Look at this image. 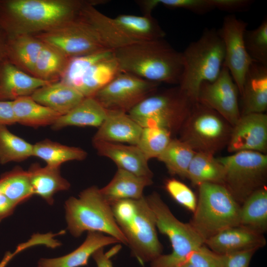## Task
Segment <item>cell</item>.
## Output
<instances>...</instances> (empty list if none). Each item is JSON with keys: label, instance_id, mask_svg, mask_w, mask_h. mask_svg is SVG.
<instances>
[{"label": "cell", "instance_id": "cell-31", "mask_svg": "<svg viewBox=\"0 0 267 267\" xmlns=\"http://www.w3.org/2000/svg\"><path fill=\"white\" fill-rule=\"evenodd\" d=\"M240 206L239 225L263 234L267 230V189L253 192Z\"/></svg>", "mask_w": 267, "mask_h": 267}, {"label": "cell", "instance_id": "cell-19", "mask_svg": "<svg viewBox=\"0 0 267 267\" xmlns=\"http://www.w3.org/2000/svg\"><path fill=\"white\" fill-rule=\"evenodd\" d=\"M49 83L27 73L6 59L0 67V101H12L31 96Z\"/></svg>", "mask_w": 267, "mask_h": 267}, {"label": "cell", "instance_id": "cell-4", "mask_svg": "<svg viewBox=\"0 0 267 267\" xmlns=\"http://www.w3.org/2000/svg\"><path fill=\"white\" fill-rule=\"evenodd\" d=\"M181 53L183 68L178 86L195 102L201 84L215 80L223 67L224 44L218 30L205 29Z\"/></svg>", "mask_w": 267, "mask_h": 267}, {"label": "cell", "instance_id": "cell-17", "mask_svg": "<svg viewBox=\"0 0 267 267\" xmlns=\"http://www.w3.org/2000/svg\"><path fill=\"white\" fill-rule=\"evenodd\" d=\"M266 243L263 234L239 225L226 229L208 238L204 244L213 252L224 255L252 249L258 250Z\"/></svg>", "mask_w": 267, "mask_h": 267}, {"label": "cell", "instance_id": "cell-8", "mask_svg": "<svg viewBox=\"0 0 267 267\" xmlns=\"http://www.w3.org/2000/svg\"><path fill=\"white\" fill-rule=\"evenodd\" d=\"M194 103L178 86L156 91L128 113L142 128H160L173 134L179 132Z\"/></svg>", "mask_w": 267, "mask_h": 267}, {"label": "cell", "instance_id": "cell-14", "mask_svg": "<svg viewBox=\"0 0 267 267\" xmlns=\"http://www.w3.org/2000/svg\"><path fill=\"white\" fill-rule=\"evenodd\" d=\"M238 88L229 71L224 67L213 82L200 86L197 101L214 110L232 127L241 116Z\"/></svg>", "mask_w": 267, "mask_h": 267}, {"label": "cell", "instance_id": "cell-34", "mask_svg": "<svg viewBox=\"0 0 267 267\" xmlns=\"http://www.w3.org/2000/svg\"><path fill=\"white\" fill-rule=\"evenodd\" d=\"M69 59L55 47L44 43L35 65L33 76L50 83L58 81Z\"/></svg>", "mask_w": 267, "mask_h": 267}, {"label": "cell", "instance_id": "cell-18", "mask_svg": "<svg viewBox=\"0 0 267 267\" xmlns=\"http://www.w3.org/2000/svg\"><path fill=\"white\" fill-rule=\"evenodd\" d=\"M142 129L128 113L107 110L106 116L92 141L136 145Z\"/></svg>", "mask_w": 267, "mask_h": 267}, {"label": "cell", "instance_id": "cell-51", "mask_svg": "<svg viewBox=\"0 0 267 267\" xmlns=\"http://www.w3.org/2000/svg\"><path fill=\"white\" fill-rule=\"evenodd\" d=\"M179 267H195L190 262L188 261H186Z\"/></svg>", "mask_w": 267, "mask_h": 267}, {"label": "cell", "instance_id": "cell-15", "mask_svg": "<svg viewBox=\"0 0 267 267\" xmlns=\"http://www.w3.org/2000/svg\"><path fill=\"white\" fill-rule=\"evenodd\" d=\"M227 149L231 154L242 151L267 154V115L265 113L241 115L232 127Z\"/></svg>", "mask_w": 267, "mask_h": 267}, {"label": "cell", "instance_id": "cell-40", "mask_svg": "<svg viewBox=\"0 0 267 267\" xmlns=\"http://www.w3.org/2000/svg\"><path fill=\"white\" fill-rule=\"evenodd\" d=\"M245 47L254 62L267 66V20L256 29L246 30L244 35Z\"/></svg>", "mask_w": 267, "mask_h": 267}, {"label": "cell", "instance_id": "cell-5", "mask_svg": "<svg viewBox=\"0 0 267 267\" xmlns=\"http://www.w3.org/2000/svg\"><path fill=\"white\" fill-rule=\"evenodd\" d=\"M67 228L75 237L85 231L106 233L128 245L114 218L111 206L100 188L92 185L83 190L79 197H70L65 202Z\"/></svg>", "mask_w": 267, "mask_h": 267}, {"label": "cell", "instance_id": "cell-39", "mask_svg": "<svg viewBox=\"0 0 267 267\" xmlns=\"http://www.w3.org/2000/svg\"><path fill=\"white\" fill-rule=\"evenodd\" d=\"M172 134L157 127L142 128L136 146L148 160L157 158L171 141Z\"/></svg>", "mask_w": 267, "mask_h": 267}, {"label": "cell", "instance_id": "cell-1", "mask_svg": "<svg viewBox=\"0 0 267 267\" xmlns=\"http://www.w3.org/2000/svg\"><path fill=\"white\" fill-rule=\"evenodd\" d=\"M89 1L0 0V27L7 37L36 35L73 19Z\"/></svg>", "mask_w": 267, "mask_h": 267}, {"label": "cell", "instance_id": "cell-16", "mask_svg": "<svg viewBox=\"0 0 267 267\" xmlns=\"http://www.w3.org/2000/svg\"><path fill=\"white\" fill-rule=\"evenodd\" d=\"M97 154L109 158L121 169L136 175L153 178V173L142 151L135 145L92 141Z\"/></svg>", "mask_w": 267, "mask_h": 267}, {"label": "cell", "instance_id": "cell-21", "mask_svg": "<svg viewBox=\"0 0 267 267\" xmlns=\"http://www.w3.org/2000/svg\"><path fill=\"white\" fill-rule=\"evenodd\" d=\"M119 243L116 238L99 232H88L84 242L73 252L60 257L42 258L38 267H80L87 266L90 256L97 250Z\"/></svg>", "mask_w": 267, "mask_h": 267}, {"label": "cell", "instance_id": "cell-44", "mask_svg": "<svg viewBox=\"0 0 267 267\" xmlns=\"http://www.w3.org/2000/svg\"><path fill=\"white\" fill-rule=\"evenodd\" d=\"M256 249L234 252L222 255L223 267H249Z\"/></svg>", "mask_w": 267, "mask_h": 267}, {"label": "cell", "instance_id": "cell-42", "mask_svg": "<svg viewBox=\"0 0 267 267\" xmlns=\"http://www.w3.org/2000/svg\"><path fill=\"white\" fill-rule=\"evenodd\" d=\"M159 4L169 8H183L204 14L218 8L217 0H158Z\"/></svg>", "mask_w": 267, "mask_h": 267}, {"label": "cell", "instance_id": "cell-6", "mask_svg": "<svg viewBox=\"0 0 267 267\" xmlns=\"http://www.w3.org/2000/svg\"><path fill=\"white\" fill-rule=\"evenodd\" d=\"M198 187L196 206L189 223L204 242L221 231L239 225L241 205L224 185L205 183Z\"/></svg>", "mask_w": 267, "mask_h": 267}, {"label": "cell", "instance_id": "cell-45", "mask_svg": "<svg viewBox=\"0 0 267 267\" xmlns=\"http://www.w3.org/2000/svg\"><path fill=\"white\" fill-rule=\"evenodd\" d=\"M16 123L12 101H0V126H7Z\"/></svg>", "mask_w": 267, "mask_h": 267}, {"label": "cell", "instance_id": "cell-33", "mask_svg": "<svg viewBox=\"0 0 267 267\" xmlns=\"http://www.w3.org/2000/svg\"><path fill=\"white\" fill-rule=\"evenodd\" d=\"M33 156L42 159L48 166L60 168L65 162L84 160L87 153L78 147L67 146L45 139L33 144Z\"/></svg>", "mask_w": 267, "mask_h": 267}, {"label": "cell", "instance_id": "cell-41", "mask_svg": "<svg viewBox=\"0 0 267 267\" xmlns=\"http://www.w3.org/2000/svg\"><path fill=\"white\" fill-rule=\"evenodd\" d=\"M165 188L175 201L194 212L196 206L197 198L194 193L187 185L172 178L166 181Z\"/></svg>", "mask_w": 267, "mask_h": 267}, {"label": "cell", "instance_id": "cell-35", "mask_svg": "<svg viewBox=\"0 0 267 267\" xmlns=\"http://www.w3.org/2000/svg\"><path fill=\"white\" fill-rule=\"evenodd\" d=\"M195 152L179 138H172L157 159L165 165L171 175L186 178L189 165Z\"/></svg>", "mask_w": 267, "mask_h": 267}, {"label": "cell", "instance_id": "cell-12", "mask_svg": "<svg viewBox=\"0 0 267 267\" xmlns=\"http://www.w3.org/2000/svg\"><path fill=\"white\" fill-rule=\"evenodd\" d=\"M160 85L122 72L93 97L106 110L128 113L157 91Z\"/></svg>", "mask_w": 267, "mask_h": 267}, {"label": "cell", "instance_id": "cell-25", "mask_svg": "<svg viewBox=\"0 0 267 267\" xmlns=\"http://www.w3.org/2000/svg\"><path fill=\"white\" fill-rule=\"evenodd\" d=\"M107 110L93 97H86L67 113L61 115L51 126L54 130L69 126L98 128L104 120Z\"/></svg>", "mask_w": 267, "mask_h": 267}, {"label": "cell", "instance_id": "cell-13", "mask_svg": "<svg viewBox=\"0 0 267 267\" xmlns=\"http://www.w3.org/2000/svg\"><path fill=\"white\" fill-rule=\"evenodd\" d=\"M247 23L234 15L226 16L222 28L218 30L224 48L223 66L229 71L241 93L244 77L254 62L246 50L244 35Z\"/></svg>", "mask_w": 267, "mask_h": 267}, {"label": "cell", "instance_id": "cell-46", "mask_svg": "<svg viewBox=\"0 0 267 267\" xmlns=\"http://www.w3.org/2000/svg\"><path fill=\"white\" fill-rule=\"evenodd\" d=\"M37 245V240L31 237L27 241L19 244L13 252H6L0 262V267H5L11 259L23 250Z\"/></svg>", "mask_w": 267, "mask_h": 267}, {"label": "cell", "instance_id": "cell-7", "mask_svg": "<svg viewBox=\"0 0 267 267\" xmlns=\"http://www.w3.org/2000/svg\"><path fill=\"white\" fill-rule=\"evenodd\" d=\"M146 198L154 214L157 229L168 237L173 249L171 253L161 254L151 262L150 267H179L204 244V240L189 223L181 222L173 215L158 193L153 192Z\"/></svg>", "mask_w": 267, "mask_h": 267}, {"label": "cell", "instance_id": "cell-22", "mask_svg": "<svg viewBox=\"0 0 267 267\" xmlns=\"http://www.w3.org/2000/svg\"><path fill=\"white\" fill-rule=\"evenodd\" d=\"M153 183L152 178L136 175L118 169L110 181L100 192L110 205L123 199H138L143 196L144 188Z\"/></svg>", "mask_w": 267, "mask_h": 267}, {"label": "cell", "instance_id": "cell-43", "mask_svg": "<svg viewBox=\"0 0 267 267\" xmlns=\"http://www.w3.org/2000/svg\"><path fill=\"white\" fill-rule=\"evenodd\" d=\"M187 261L195 267H223L222 255L213 252L205 244L193 251Z\"/></svg>", "mask_w": 267, "mask_h": 267}, {"label": "cell", "instance_id": "cell-29", "mask_svg": "<svg viewBox=\"0 0 267 267\" xmlns=\"http://www.w3.org/2000/svg\"><path fill=\"white\" fill-rule=\"evenodd\" d=\"M121 72L114 53L113 56L91 66L73 88L85 97L93 96Z\"/></svg>", "mask_w": 267, "mask_h": 267}, {"label": "cell", "instance_id": "cell-49", "mask_svg": "<svg viewBox=\"0 0 267 267\" xmlns=\"http://www.w3.org/2000/svg\"><path fill=\"white\" fill-rule=\"evenodd\" d=\"M137 3L141 7L144 14L151 15L152 11L159 4L158 0H137Z\"/></svg>", "mask_w": 267, "mask_h": 267}, {"label": "cell", "instance_id": "cell-30", "mask_svg": "<svg viewBox=\"0 0 267 267\" xmlns=\"http://www.w3.org/2000/svg\"><path fill=\"white\" fill-rule=\"evenodd\" d=\"M12 106L16 123L32 127L51 126L61 116L50 108L37 103L31 96L12 101Z\"/></svg>", "mask_w": 267, "mask_h": 267}, {"label": "cell", "instance_id": "cell-24", "mask_svg": "<svg viewBox=\"0 0 267 267\" xmlns=\"http://www.w3.org/2000/svg\"><path fill=\"white\" fill-rule=\"evenodd\" d=\"M44 43L34 35L7 37L6 59L22 71L33 76L35 65Z\"/></svg>", "mask_w": 267, "mask_h": 267}, {"label": "cell", "instance_id": "cell-9", "mask_svg": "<svg viewBox=\"0 0 267 267\" xmlns=\"http://www.w3.org/2000/svg\"><path fill=\"white\" fill-rule=\"evenodd\" d=\"M232 129L215 111L196 102L179 131V139L195 152L215 155L227 146Z\"/></svg>", "mask_w": 267, "mask_h": 267}, {"label": "cell", "instance_id": "cell-32", "mask_svg": "<svg viewBox=\"0 0 267 267\" xmlns=\"http://www.w3.org/2000/svg\"><path fill=\"white\" fill-rule=\"evenodd\" d=\"M225 169L214 155L196 152L189 165L186 178L195 186L205 183L224 185Z\"/></svg>", "mask_w": 267, "mask_h": 267}, {"label": "cell", "instance_id": "cell-10", "mask_svg": "<svg viewBox=\"0 0 267 267\" xmlns=\"http://www.w3.org/2000/svg\"><path fill=\"white\" fill-rule=\"evenodd\" d=\"M217 159L225 169L224 185L240 205L253 192L266 186L267 154L242 151Z\"/></svg>", "mask_w": 267, "mask_h": 267}, {"label": "cell", "instance_id": "cell-26", "mask_svg": "<svg viewBox=\"0 0 267 267\" xmlns=\"http://www.w3.org/2000/svg\"><path fill=\"white\" fill-rule=\"evenodd\" d=\"M28 172L33 194L40 196L49 205L53 204L55 193L70 187L69 182L61 176L60 168L34 164Z\"/></svg>", "mask_w": 267, "mask_h": 267}, {"label": "cell", "instance_id": "cell-47", "mask_svg": "<svg viewBox=\"0 0 267 267\" xmlns=\"http://www.w3.org/2000/svg\"><path fill=\"white\" fill-rule=\"evenodd\" d=\"M115 254L111 250L105 253L103 248L96 251L92 255L97 267H113L110 257Z\"/></svg>", "mask_w": 267, "mask_h": 267}, {"label": "cell", "instance_id": "cell-38", "mask_svg": "<svg viewBox=\"0 0 267 267\" xmlns=\"http://www.w3.org/2000/svg\"><path fill=\"white\" fill-rule=\"evenodd\" d=\"M114 55V50H103L70 58L59 81L74 88L86 71L97 62Z\"/></svg>", "mask_w": 267, "mask_h": 267}, {"label": "cell", "instance_id": "cell-3", "mask_svg": "<svg viewBox=\"0 0 267 267\" xmlns=\"http://www.w3.org/2000/svg\"><path fill=\"white\" fill-rule=\"evenodd\" d=\"M111 206L128 245L141 264L152 262L162 254L155 216L146 197L119 200Z\"/></svg>", "mask_w": 267, "mask_h": 267}, {"label": "cell", "instance_id": "cell-11", "mask_svg": "<svg viewBox=\"0 0 267 267\" xmlns=\"http://www.w3.org/2000/svg\"><path fill=\"white\" fill-rule=\"evenodd\" d=\"M34 36L44 43L55 47L69 58L111 50L96 29L79 13L73 19Z\"/></svg>", "mask_w": 267, "mask_h": 267}, {"label": "cell", "instance_id": "cell-28", "mask_svg": "<svg viewBox=\"0 0 267 267\" xmlns=\"http://www.w3.org/2000/svg\"><path fill=\"white\" fill-rule=\"evenodd\" d=\"M102 2V0H89L79 14L96 29L109 49L115 50L134 43L122 33L113 18L104 15L95 7L96 4Z\"/></svg>", "mask_w": 267, "mask_h": 267}, {"label": "cell", "instance_id": "cell-20", "mask_svg": "<svg viewBox=\"0 0 267 267\" xmlns=\"http://www.w3.org/2000/svg\"><path fill=\"white\" fill-rule=\"evenodd\" d=\"M240 95L241 115L265 113L267 109V66L253 62L245 76Z\"/></svg>", "mask_w": 267, "mask_h": 267}, {"label": "cell", "instance_id": "cell-50", "mask_svg": "<svg viewBox=\"0 0 267 267\" xmlns=\"http://www.w3.org/2000/svg\"><path fill=\"white\" fill-rule=\"evenodd\" d=\"M6 42L7 37L0 27V67L2 63L6 59Z\"/></svg>", "mask_w": 267, "mask_h": 267}, {"label": "cell", "instance_id": "cell-36", "mask_svg": "<svg viewBox=\"0 0 267 267\" xmlns=\"http://www.w3.org/2000/svg\"><path fill=\"white\" fill-rule=\"evenodd\" d=\"M0 192L17 206L34 194L28 171L20 167L2 174L0 177Z\"/></svg>", "mask_w": 267, "mask_h": 267}, {"label": "cell", "instance_id": "cell-27", "mask_svg": "<svg viewBox=\"0 0 267 267\" xmlns=\"http://www.w3.org/2000/svg\"><path fill=\"white\" fill-rule=\"evenodd\" d=\"M113 20L122 33L133 43L164 39L166 33L151 15L121 14Z\"/></svg>", "mask_w": 267, "mask_h": 267}, {"label": "cell", "instance_id": "cell-37", "mask_svg": "<svg viewBox=\"0 0 267 267\" xmlns=\"http://www.w3.org/2000/svg\"><path fill=\"white\" fill-rule=\"evenodd\" d=\"M33 156V144L0 126V164L21 162Z\"/></svg>", "mask_w": 267, "mask_h": 267}, {"label": "cell", "instance_id": "cell-48", "mask_svg": "<svg viewBox=\"0 0 267 267\" xmlns=\"http://www.w3.org/2000/svg\"><path fill=\"white\" fill-rule=\"evenodd\" d=\"M16 206V205L0 192V222L12 214Z\"/></svg>", "mask_w": 267, "mask_h": 267}, {"label": "cell", "instance_id": "cell-2", "mask_svg": "<svg viewBox=\"0 0 267 267\" xmlns=\"http://www.w3.org/2000/svg\"><path fill=\"white\" fill-rule=\"evenodd\" d=\"M120 70L152 82L178 85L182 53L164 39L133 43L114 50Z\"/></svg>", "mask_w": 267, "mask_h": 267}, {"label": "cell", "instance_id": "cell-23", "mask_svg": "<svg viewBox=\"0 0 267 267\" xmlns=\"http://www.w3.org/2000/svg\"><path fill=\"white\" fill-rule=\"evenodd\" d=\"M31 97L37 103L61 115L69 112L85 97L75 89L61 81L40 88Z\"/></svg>", "mask_w": 267, "mask_h": 267}]
</instances>
